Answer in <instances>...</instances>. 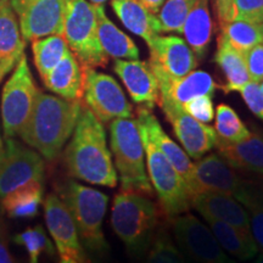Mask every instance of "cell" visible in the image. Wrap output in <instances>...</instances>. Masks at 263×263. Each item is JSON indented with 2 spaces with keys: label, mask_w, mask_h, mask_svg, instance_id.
<instances>
[{
  "label": "cell",
  "mask_w": 263,
  "mask_h": 263,
  "mask_svg": "<svg viewBox=\"0 0 263 263\" xmlns=\"http://www.w3.org/2000/svg\"><path fill=\"white\" fill-rule=\"evenodd\" d=\"M3 147V141H2V138H0V149Z\"/></svg>",
  "instance_id": "681fc988"
},
{
  "label": "cell",
  "mask_w": 263,
  "mask_h": 263,
  "mask_svg": "<svg viewBox=\"0 0 263 263\" xmlns=\"http://www.w3.org/2000/svg\"><path fill=\"white\" fill-rule=\"evenodd\" d=\"M114 71L126 85L132 100L140 107L153 110L155 105L159 104V82L147 62L139 60L124 61L116 59Z\"/></svg>",
  "instance_id": "e0dca14e"
},
{
  "label": "cell",
  "mask_w": 263,
  "mask_h": 263,
  "mask_svg": "<svg viewBox=\"0 0 263 263\" xmlns=\"http://www.w3.org/2000/svg\"><path fill=\"white\" fill-rule=\"evenodd\" d=\"M139 132L146 156L149 177L157 193L161 211L167 218L188 212L192 206V199L186 184L170 161L154 145L145 130L139 128Z\"/></svg>",
  "instance_id": "52a82bcc"
},
{
  "label": "cell",
  "mask_w": 263,
  "mask_h": 263,
  "mask_svg": "<svg viewBox=\"0 0 263 263\" xmlns=\"http://www.w3.org/2000/svg\"><path fill=\"white\" fill-rule=\"evenodd\" d=\"M233 20L263 24V0H234Z\"/></svg>",
  "instance_id": "8d00e7d4"
},
{
  "label": "cell",
  "mask_w": 263,
  "mask_h": 263,
  "mask_svg": "<svg viewBox=\"0 0 263 263\" xmlns=\"http://www.w3.org/2000/svg\"><path fill=\"white\" fill-rule=\"evenodd\" d=\"M233 2L234 0H213L219 25L233 21Z\"/></svg>",
  "instance_id": "b9f144b4"
},
{
  "label": "cell",
  "mask_w": 263,
  "mask_h": 263,
  "mask_svg": "<svg viewBox=\"0 0 263 263\" xmlns=\"http://www.w3.org/2000/svg\"><path fill=\"white\" fill-rule=\"evenodd\" d=\"M44 161L37 151L9 138L0 149V199L27 184L44 182Z\"/></svg>",
  "instance_id": "9c48e42d"
},
{
  "label": "cell",
  "mask_w": 263,
  "mask_h": 263,
  "mask_svg": "<svg viewBox=\"0 0 263 263\" xmlns=\"http://www.w3.org/2000/svg\"><path fill=\"white\" fill-rule=\"evenodd\" d=\"M259 83H261V84H259V88H261V90L263 91V80H262L261 82H259Z\"/></svg>",
  "instance_id": "c3c4849f"
},
{
  "label": "cell",
  "mask_w": 263,
  "mask_h": 263,
  "mask_svg": "<svg viewBox=\"0 0 263 263\" xmlns=\"http://www.w3.org/2000/svg\"><path fill=\"white\" fill-rule=\"evenodd\" d=\"M261 184H262V188H263V179H262V183Z\"/></svg>",
  "instance_id": "f907efd6"
},
{
  "label": "cell",
  "mask_w": 263,
  "mask_h": 263,
  "mask_svg": "<svg viewBox=\"0 0 263 263\" xmlns=\"http://www.w3.org/2000/svg\"><path fill=\"white\" fill-rule=\"evenodd\" d=\"M182 33L185 35L194 54L202 58L212 37V21L209 11V0H196L195 5L184 22Z\"/></svg>",
  "instance_id": "4316f807"
},
{
  "label": "cell",
  "mask_w": 263,
  "mask_h": 263,
  "mask_svg": "<svg viewBox=\"0 0 263 263\" xmlns=\"http://www.w3.org/2000/svg\"><path fill=\"white\" fill-rule=\"evenodd\" d=\"M219 154L233 168L263 176V133L254 130L245 139L217 145Z\"/></svg>",
  "instance_id": "603a6c76"
},
{
  "label": "cell",
  "mask_w": 263,
  "mask_h": 263,
  "mask_svg": "<svg viewBox=\"0 0 263 263\" xmlns=\"http://www.w3.org/2000/svg\"><path fill=\"white\" fill-rule=\"evenodd\" d=\"M221 28L223 37L242 55L263 42V24L233 20L221 24Z\"/></svg>",
  "instance_id": "1f68e13d"
},
{
  "label": "cell",
  "mask_w": 263,
  "mask_h": 263,
  "mask_svg": "<svg viewBox=\"0 0 263 263\" xmlns=\"http://www.w3.org/2000/svg\"><path fill=\"white\" fill-rule=\"evenodd\" d=\"M20 29L25 41H37L64 33L65 0H35L21 14Z\"/></svg>",
  "instance_id": "2e32d148"
},
{
  "label": "cell",
  "mask_w": 263,
  "mask_h": 263,
  "mask_svg": "<svg viewBox=\"0 0 263 263\" xmlns=\"http://www.w3.org/2000/svg\"><path fill=\"white\" fill-rule=\"evenodd\" d=\"M68 174L94 185L115 188L117 173L107 147L103 123L82 103L73 136L64 154Z\"/></svg>",
  "instance_id": "6da1fadb"
},
{
  "label": "cell",
  "mask_w": 263,
  "mask_h": 263,
  "mask_svg": "<svg viewBox=\"0 0 263 263\" xmlns=\"http://www.w3.org/2000/svg\"><path fill=\"white\" fill-rule=\"evenodd\" d=\"M10 2H11L12 9H14L15 14L18 16L29 4H32L35 0H10Z\"/></svg>",
  "instance_id": "ee69618b"
},
{
  "label": "cell",
  "mask_w": 263,
  "mask_h": 263,
  "mask_svg": "<svg viewBox=\"0 0 263 263\" xmlns=\"http://www.w3.org/2000/svg\"><path fill=\"white\" fill-rule=\"evenodd\" d=\"M262 43H263V42H262Z\"/></svg>",
  "instance_id": "f5cc1de1"
},
{
  "label": "cell",
  "mask_w": 263,
  "mask_h": 263,
  "mask_svg": "<svg viewBox=\"0 0 263 263\" xmlns=\"http://www.w3.org/2000/svg\"><path fill=\"white\" fill-rule=\"evenodd\" d=\"M60 263H83V262H80L77 261V259L71 258V257H62V256H60Z\"/></svg>",
  "instance_id": "f6af8a7d"
},
{
  "label": "cell",
  "mask_w": 263,
  "mask_h": 263,
  "mask_svg": "<svg viewBox=\"0 0 263 263\" xmlns=\"http://www.w3.org/2000/svg\"><path fill=\"white\" fill-rule=\"evenodd\" d=\"M240 93L251 112L263 122V91L259 88V83L249 82Z\"/></svg>",
  "instance_id": "f35d334b"
},
{
  "label": "cell",
  "mask_w": 263,
  "mask_h": 263,
  "mask_svg": "<svg viewBox=\"0 0 263 263\" xmlns=\"http://www.w3.org/2000/svg\"><path fill=\"white\" fill-rule=\"evenodd\" d=\"M110 136L121 190L153 195V188L145 172V153L137 120L129 117L111 121Z\"/></svg>",
  "instance_id": "5b68a950"
},
{
  "label": "cell",
  "mask_w": 263,
  "mask_h": 263,
  "mask_svg": "<svg viewBox=\"0 0 263 263\" xmlns=\"http://www.w3.org/2000/svg\"><path fill=\"white\" fill-rule=\"evenodd\" d=\"M0 263H16L9 248L8 230L2 216H0Z\"/></svg>",
  "instance_id": "60d3db41"
},
{
  "label": "cell",
  "mask_w": 263,
  "mask_h": 263,
  "mask_svg": "<svg viewBox=\"0 0 263 263\" xmlns=\"http://www.w3.org/2000/svg\"><path fill=\"white\" fill-rule=\"evenodd\" d=\"M215 61L226 74L227 84L223 87L226 93L240 91L242 87L251 82L244 55L235 50L222 34L218 38V49H217Z\"/></svg>",
  "instance_id": "83f0119b"
},
{
  "label": "cell",
  "mask_w": 263,
  "mask_h": 263,
  "mask_svg": "<svg viewBox=\"0 0 263 263\" xmlns=\"http://www.w3.org/2000/svg\"><path fill=\"white\" fill-rule=\"evenodd\" d=\"M15 244L24 246L29 255V262L38 263V258L42 252L54 256V246L47 236V233L42 226H35L34 228H28L25 232L14 236Z\"/></svg>",
  "instance_id": "e575fe53"
},
{
  "label": "cell",
  "mask_w": 263,
  "mask_h": 263,
  "mask_svg": "<svg viewBox=\"0 0 263 263\" xmlns=\"http://www.w3.org/2000/svg\"><path fill=\"white\" fill-rule=\"evenodd\" d=\"M28 263H33V262H28Z\"/></svg>",
  "instance_id": "816d5d0a"
},
{
  "label": "cell",
  "mask_w": 263,
  "mask_h": 263,
  "mask_svg": "<svg viewBox=\"0 0 263 263\" xmlns=\"http://www.w3.org/2000/svg\"><path fill=\"white\" fill-rule=\"evenodd\" d=\"M137 122L139 128L145 130L154 145L163 154L164 157L173 166V168L179 173L184 183L186 184L190 199L193 200L194 196L200 194V190L195 179V173H194V163L190 161L188 154L176 141L167 136L157 118L151 114L149 108H138Z\"/></svg>",
  "instance_id": "5bb4252c"
},
{
  "label": "cell",
  "mask_w": 263,
  "mask_h": 263,
  "mask_svg": "<svg viewBox=\"0 0 263 263\" xmlns=\"http://www.w3.org/2000/svg\"><path fill=\"white\" fill-rule=\"evenodd\" d=\"M68 50L70 49L62 35H49L33 41V59L42 80L50 73V71L62 60Z\"/></svg>",
  "instance_id": "4dcf8cb0"
},
{
  "label": "cell",
  "mask_w": 263,
  "mask_h": 263,
  "mask_svg": "<svg viewBox=\"0 0 263 263\" xmlns=\"http://www.w3.org/2000/svg\"><path fill=\"white\" fill-rule=\"evenodd\" d=\"M90 2L93 3V4H104L106 0H90Z\"/></svg>",
  "instance_id": "7dc6e473"
},
{
  "label": "cell",
  "mask_w": 263,
  "mask_h": 263,
  "mask_svg": "<svg viewBox=\"0 0 263 263\" xmlns=\"http://www.w3.org/2000/svg\"><path fill=\"white\" fill-rule=\"evenodd\" d=\"M183 110L190 116L202 123H210L215 118V107H213L211 97L202 95L183 105Z\"/></svg>",
  "instance_id": "74e56055"
},
{
  "label": "cell",
  "mask_w": 263,
  "mask_h": 263,
  "mask_svg": "<svg viewBox=\"0 0 263 263\" xmlns=\"http://www.w3.org/2000/svg\"><path fill=\"white\" fill-rule=\"evenodd\" d=\"M62 37L82 67H105L108 57L98 38V22L94 4L87 0H65Z\"/></svg>",
  "instance_id": "8992f818"
},
{
  "label": "cell",
  "mask_w": 263,
  "mask_h": 263,
  "mask_svg": "<svg viewBox=\"0 0 263 263\" xmlns=\"http://www.w3.org/2000/svg\"><path fill=\"white\" fill-rule=\"evenodd\" d=\"M146 263H185L182 254L164 230H157L147 256Z\"/></svg>",
  "instance_id": "d590c367"
},
{
  "label": "cell",
  "mask_w": 263,
  "mask_h": 263,
  "mask_svg": "<svg viewBox=\"0 0 263 263\" xmlns=\"http://www.w3.org/2000/svg\"><path fill=\"white\" fill-rule=\"evenodd\" d=\"M149 48V66L159 83L179 80L197 66L194 51L178 37L157 35Z\"/></svg>",
  "instance_id": "7c38bea8"
},
{
  "label": "cell",
  "mask_w": 263,
  "mask_h": 263,
  "mask_svg": "<svg viewBox=\"0 0 263 263\" xmlns=\"http://www.w3.org/2000/svg\"><path fill=\"white\" fill-rule=\"evenodd\" d=\"M166 0H139V3L151 14H157L162 8Z\"/></svg>",
  "instance_id": "7bdbcfd3"
},
{
  "label": "cell",
  "mask_w": 263,
  "mask_h": 263,
  "mask_svg": "<svg viewBox=\"0 0 263 263\" xmlns=\"http://www.w3.org/2000/svg\"><path fill=\"white\" fill-rule=\"evenodd\" d=\"M98 22V38L107 57L114 59H139V49L126 33L118 29L105 14L103 4H94Z\"/></svg>",
  "instance_id": "d4e9b609"
},
{
  "label": "cell",
  "mask_w": 263,
  "mask_h": 263,
  "mask_svg": "<svg viewBox=\"0 0 263 263\" xmlns=\"http://www.w3.org/2000/svg\"><path fill=\"white\" fill-rule=\"evenodd\" d=\"M215 132L217 136L216 146L238 143L251 133L239 115L227 104H219L217 106Z\"/></svg>",
  "instance_id": "d6a6232c"
},
{
  "label": "cell",
  "mask_w": 263,
  "mask_h": 263,
  "mask_svg": "<svg viewBox=\"0 0 263 263\" xmlns=\"http://www.w3.org/2000/svg\"><path fill=\"white\" fill-rule=\"evenodd\" d=\"M26 41L10 0H0V82L25 52Z\"/></svg>",
  "instance_id": "ffe728a7"
},
{
  "label": "cell",
  "mask_w": 263,
  "mask_h": 263,
  "mask_svg": "<svg viewBox=\"0 0 263 263\" xmlns=\"http://www.w3.org/2000/svg\"><path fill=\"white\" fill-rule=\"evenodd\" d=\"M159 88L160 99L170 100L178 106H183L184 104L197 97H212L218 85L207 72L192 71L179 80L159 83Z\"/></svg>",
  "instance_id": "7402d4cb"
},
{
  "label": "cell",
  "mask_w": 263,
  "mask_h": 263,
  "mask_svg": "<svg viewBox=\"0 0 263 263\" xmlns=\"http://www.w3.org/2000/svg\"><path fill=\"white\" fill-rule=\"evenodd\" d=\"M249 213L250 227L258 250L263 252V188L262 184L245 180L235 197Z\"/></svg>",
  "instance_id": "f546056e"
},
{
  "label": "cell",
  "mask_w": 263,
  "mask_h": 263,
  "mask_svg": "<svg viewBox=\"0 0 263 263\" xmlns=\"http://www.w3.org/2000/svg\"><path fill=\"white\" fill-rule=\"evenodd\" d=\"M159 105L166 115L167 121L172 124L177 139L192 159H201L206 153L216 146L215 128L195 120L186 114L182 106L171 103L170 100L160 99Z\"/></svg>",
  "instance_id": "4fadbf2b"
},
{
  "label": "cell",
  "mask_w": 263,
  "mask_h": 263,
  "mask_svg": "<svg viewBox=\"0 0 263 263\" xmlns=\"http://www.w3.org/2000/svg\"><path fill=\"white\" fill-rule=\"evenodd\" d=\"M203 218L210 224V229L212 230L213 235L216 236L222 249H224L235 258L245 261V259L254 258L258 254V246L252 235L245 234L228 223L211 217H203Z\"/></svg>",
  "instance_id": "484cf974"
},
{
  "label": "cell",
  "mask_w": 263,
  "mask_h": 263,
  "mask_svg": "<svg viewBox=\"0 0 263 263\" xmlns=\"http://www.w3.org/2000/svg\"><path fill=\"white\" fill-rule=\"evenodd\" d=\"M161 216L160 206L147 195L121 190L114 199L111 226L132 254L141 255L151 245Z\"/></svg>",
  "instance_id": "3957f363"
},
{
  "label": "cell",
  "mask_w": 263,
  "mask_h": 263,
  "mask_svg": "<svg viewBox=\"0 0 263 263\" xmlns=\"http://www.w3.org/2000/svg\"><path fill=\"white\" fill-rule=\"evenodd\" d=\"M254 263H263V252L258 256L257 258H256V261Z\"/></svg>",
  "instance_id": "bcb514c9"
},
{
  "label": "cell",
  "mask_w": 263,
  "mask_h": 263,
  "mask_svg": "<svg viewBox=\"0 0 263 263\" xmlns=\"http://www.w3.org/2000/svg\"><path fill=\"white\" fill-rule=\"evenodd\" d=\"M45 87L66 100L81 101L83 98L84 71L71 50L43 80Z\"/></svg>",
  "instance_id": "44dd1931"
},
{
  "label": "cell",
  "mask_w": 263,
  "mask_h": 263,
  "mask_svg": "<svg viewBox=\"0 0 263 263\" xmlns=\"http://www.w3.org/2000/svg\"><path fill=\"white\" fill-rule=\"evenodd\" d=\"M174 236L179 248L196 263H235L230 259L217 241L210 227L193 215L172 218Z\"/></svg>",
  "instance_id": "8fae6325"
},
{
  "label": "cell",
  "mask_w": 263,
  "mask_h": 263,
  "mask_svg": "<svg viewBox=\"0 0 263 263\" xmlns=\"http://www.w3.org/2000/svg\"><path fill=\"white\" fill-rule=\"evenodd\" d=\"M81 106L82 100H66L39 90L20 137L45 160L55 161L73 133Z\"/></svg>",
  "instance_id": "7a4b0ae2"
},
{
  "label": "cell",
  "mask_w": 263,
  "mask_h": 263,
  "mask_svg": "<svg viewBox=\"0 0 263 263\" xmlns=\"http://www.w3.org/2000/svg\"><path fill=\"white\" fill-rule=\"evenodd\" d=\"M250 80L259 83L263 80V44H257L244 55Z\"/></svg>",
  "instance_id": "ab89813d"
},
{
  "label": "cell",
  "mask_w": 263,
  "mask_h": 263,
  "mask_svg": "<svg viewBox=\"0 0 263 263\" xmlns=\"http://www.w3.org/2000/svg\"><path fill=\"white\" fill-rule=\"evenodd\" d=\"M44 216L49 233L54 239L60 256L89 263V259L80 242V235L73 217L57 194H49L45 199Z\"/></svg>",
  "instance_id": "9a60e30c"
},
{
  "label": "cell",
  "mask_w": 263,
  "mask_h": 263,
  "mask_svg": "<svg viewBox=\"0 0 263 263\" xmlns=\"http://www.w3.org/2000/svg\"><path fill=\"white\" fill-rule=\"evenodd\" d=\"M194 173L200 193L215 192L236 197L246 180L217 154L196 160Z\"/></svg>",
  "instance_id": "ac0fdd59"
},
{
  "label": "cell",
  "mask_w": 263,
  "mask_h": 263,
  "mask_svg": "<svg viewBox=\"0 0 263 263\" xmlns=\"http://www.w3.org/2000/svg\"><path fill=\"white\" fill-rule=\"evenodd\" d=\"M111 6L124 27L143 38L147 47L161 33L157 16L144 8L139 0H112Z\"/></svg>",
  "instance_id": "cb8c5ba5"
},
{
  "label": "cell",
  "mask_w": 263,
  "mask_h": 263,
  "mask_svg": "<svg viewBox=\"0 0 263 263\" xmlns=\"http://www.w3.org/2000/svg\"><path fill=\"white\" fill-rule=\"evenodd\" d=\"M43 183H31L2 199V209L11 218H33L43 200Z\"/></svg>",
  "instance_id": "f1b7e54d"
},
{
  "label": "cell",
  "mask_w": 263,
  "mask_h": 263,
  "mask_svg": "<svg viewBox=\"0 0 263 263\" xmlns=\"http://www.w3.org/2000/svg\"><path fill=\"white\" fill-rule=\"evenodd\" d=\"M192 206L202 217L226 222L245 234L252 235L249 213L234 196L215 192L200 193L193 197Z\"/></svg>",
  "instance_id": "d6986e66"
},
{
  "label": "cell",
  "mask_w": 263,
  "mask_h": 263,
  "mask_svg": "<svg viewBox=\"0 0 263 263\" xmlns=\"http://www.w3.org/2000/svg\"><path fill=\"white\" fill-rule=\"evenodd\" d=\"M60 196L73 217L78 235L88 250L97 255L106 254L108 245L103 232L108 203L106 194L68 180L60 186Z\"/></svg>",
  "instance_id": "277c9868"
},
{
  "label": "cell",
  "mask_w": 263,
  "mask_h": 263,
  "mask_svg": "<svg viewBox=\"0 0 263 263\" xmlns=\"http://www.w3.org/2000/svg\"><path fill=\"white\" fill-rule=\"evenodd\" d=\"M196 0H167L157 15L161 32H178L182 28L185 18L195 5Z\"/></svg>",
  "instance_id": "836d02e7"
},
{
  "label": "cell",
  "mask_w": 263,
  "mask_h": 263,
  "mask_svg": "<svg viewBox=\"0 0 263 263\" xmlns=\"http://www.w3.org/2000/svg\"><path fill=\"white\" fill-rule=\"evenodd\" d=\"M84 105L101 123H110L116 118H129L133 106L127 100L122 88L111 76L84 68Z\"/></svg>",
  "instance_id": "30bf717a"
},
{
  "label": "cell",
  "mask_w": 263,
  "mask_h": 263,
  "mask_svg": "<svg viewBox=\"0 0 263 263\" xmlns=\"http://www.w3.org/2000/svg\"><path fill=\"white\" fill-rule=\"evenodd\" d=\"M38 88L24 52L2 93V120L5 139L20 136L31 116Z\"/></svg>",
  "instance_id": "ba28073f"
}]
</instances>
